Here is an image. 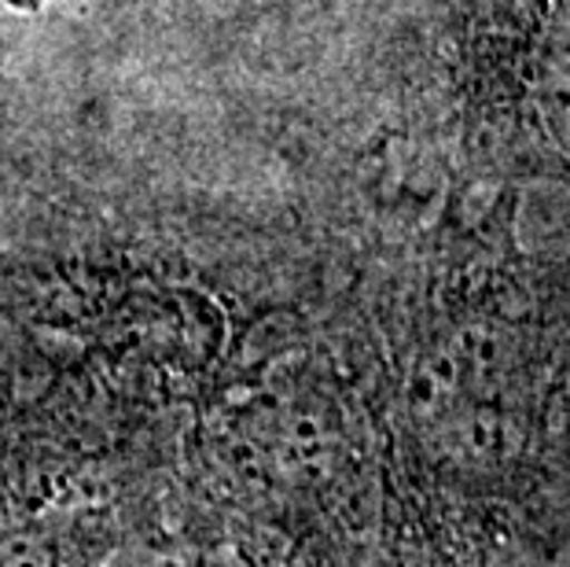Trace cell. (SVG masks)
I'll return each mask as SVG.
<instances>
[{
  "mask_svg": "<svg viewBox=\"0 0 570 567\" xmlns=\"http://www.w3.org/2000/svg\"><path fill=\"white\" fill-rule=\"evenodd\" d=\"M549 100L556 137L570 144V16L556 19V38L549 48Z\"/></svg>",
  "mask_w": 570,
  "mask_h": 567,
  "instance_id": "cell-1",
  "label": "cell"
}]
</instances>
